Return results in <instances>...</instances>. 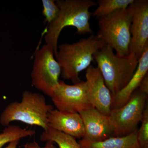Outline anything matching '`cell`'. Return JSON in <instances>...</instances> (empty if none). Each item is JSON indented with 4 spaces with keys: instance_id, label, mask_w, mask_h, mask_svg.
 Returning <instances> with one entry per match:
<instances>
[{
    "instance_id": "obj_17",
    "label": "cell",
    "mask_w": 148,
    "mask_h": 148,
    "mask_svg": "<svg viewBox=\"0 0 148 148\" xmlns=\"http://www.w3.org/2000/svg\"><path fill=\"white\" fill-rule=\"evenodd\" d=\"M35 134L36 131L34 130L21 128L17 125H8L0 133V148L14 140H20Z\"/></svg>"
},
{
    "instance_id": "obj_2",
    "label": "cell",
    "mask_w": 148,
    "mask_h": 148,
    "mask_svg": "<svg viewBox=\"0 0 148 148\" xmlns=\"http://www.w3.org/2000/svg\"><path fill=\"white\" fill-rule=\"evenodd\" d=\"M105 45L94 35L76 42L59 45L54 56L61 67L62 78L71 80L74 84L80 82L79 73L90 66L94 53Z\"/></svg>"
},
{
    "instance_id": "obj_16",
    "label": "cell",
    "mask_w": 148,
    "mask_h": 148,
    "mask_svg": "<svg viewBox=\"0 0 148 148\" xmlns=\"http://www.w3.org/2000/svg\"><path fill=\"white\" fill-rule=\"evenodd\" d=\"M134 0H98V8L92 16L100 19L121 9L127 8Z\"/></svg>"
},
{
    "instance_id": "obj_12",
    "label": "cell",
    "mask_w": 148,
    "mask_h": 148,
    "mask_svg": "<svg viewBox=\"0 0 148 148\" xmlns=\"http://www.w3.org/2000/svg\"><path fill=\"white\" fill-rule=\"evenodd\" d=\"M47 125L49 127L74 138L84 137L83 123L78 113L65 112L53 109L48 115Z\"/></svg>"
},
{
    "instance_id": "obj_18",
    "label": "cell",
    "mask_w": 148,
    "mask_h": 148,
    "mask_svg": "<svg viewBox=\"0 0 148 148\" xmlns=\"http://www.w3.org/2000/svg\"><path fill=\"white\" fill-rule=\"evenodd\" d=\"M142 124L138 130L137 139L140 148H148V105H147L143 112L141 121Z\"/></svg>"
},
{
    "instance_id": "obj_22",
    "label": "cell",
    "mask_w": 148,
    "mask_h": 148,
    "mask_svg": "<svg viewBox=\"0 0 148 148\" xmlns=\"http://www.w3.org/2000/svg\"><path fill=\"white\" fill-rule=\"evenodd\" d=\"M20 140H17L8 143V145L5 148H17Z\"/></svg>"
},
{
    "instance_id": "obj_1",
    "label": "cell",
    "mask_w": 148,
    "mask_h": 148,
    "mask_svg": "<svg viewBox=\"0 0 148 148\" xmlns=\"http://www.w3.org/2000/svg\"><path fill=\"white\" fill-rule=\"evenodd\" d=\"M56 2L59 8V14L56 19L49 24L45 36L46 43L53 49L54 55L58 49L59 36L65 27H75L78 34H92L89 23L91 16L89 9L97 4L91 0H58Z\"/></svg>"
},
{
    "instance_id": "obj_23",
    "label": "cell",
    "mask_w": 148,
    "mask_h": 148,
    "mask_svg": "<svg viewBox=\"0 0 148 148\" xmlns=\"http://www.w3.org/2000/svg\"></svg>"
},
{
    "instance_id": "obj_6",
    "label": "cell",
    "mask_w": 148,
    "mask_h": 148,
    "mask_svg": "<svg viewBox=\"0 0 148 148\" xmlns=\"http://www.w3.org/2000/svg\"><path fill=\"white\" fill-rule=\"evenodd\" d=\"M148 97V94L138 89L124 106L111 110L108 116L113 137L127 136L138 130Z\"/></svg>"
},
{
    "instance_id": "obj_11",
    "label": "cell",
    "mask_w": 148,
    "mask_h": 148,
    "mask_svg": "<svg viewBox=\"0 0 148 148\" xmlns=\"http://www.w3.org/2000/svg\"><path fill=\"white\" fill-rule=\"evenodd\" d=\"M84 128V139L100 141L113 137L108 116L93 107L79 113Z\"/></svg>"
},
{
    "instance_id": "obj_8",
    "label": "cell",
    "mask_w": 148,
    "mask_h": 148,
    "mask_svg": "<svg viewBox=\"0 0 148 148\" xmlns=\"http://www.w3.org/2000/svg\"><path fill=\"white\" fill-rule=\"evenodd\" d=\"M57 110L62 112L78 113L92 107L88 100L85 82L69 85L59 81L51 97Z\"/></svg>"
},
{
    "instance_id": "obj_13",
    "label": "cell",
    "mask_w": 148,
    "mask_h": 148,
    "mask_svg": "<svg viewBox=\"0 0 148 148\" xmlns=\"http://www.w3.org/2000/svg\"><path fill=\"white\" fill-rule=\"evenodd\" d=\"M148 73V47L139 59L138 67L133 76L125 86L115 95H112L111 110L124 106L133 92L138 89L143 78Z\"/></svg>"
},
{
    "instance_id": "obj_7",
    "label": "cell",
    "mask_w": 148,
    "mask_h": 148,
    "mask_svg": "<svg viewBox=\"0 0 148 148\" xmlns=\"http://www.w3.org/2000/svg\"><path fill=\"white\" fill-rule=\"evenodd\" d=\"M61 73L51 47L46 44L36 51L31 77L36 88L51 98Z\"/></svg>"
},
{
    "instance_id": "obj_3",
    "label": "cell",
    "mask_w": 148,
    "mask_h": 148,
    "mask_svg": "<svg viewBox=\"0 0 148 148\" xmlns=\"http://www.w3.org/2000/svg\"><path fill=\"white\" fill-rule=\"evenodd\" d=\"M106 86L112 95H115L129 82L138 67L139 60L135 53L120 56L105 45L93 56Z\"/></svg>"
},
{
    "instance_id": "obj_4",
    "label": "cell",
    "mask_w": 148,
    "mask_h": 148,
    "mask_svg": "<svg viewBox=\"0 0 148 148\" xmlns=\"http://www.w3.org/2000/svg\"><path fill=\"white\" fill-rule=\"evenodd\" d=\"M53 109L41 94L25 90L20 102L13 101L4 109L0 116V123L8 126L12 121H19L45 130L48 128V115Z\"/></svg>"
},
{
    "instance_id": "obj_19",
    "label": "cell",
    "mask_w": 148,
    "mask_h": 148,
    "mask_svg": "<svg viewBox=\"0 0 148 148\" xmlns=\"http://www.w3.org/2000/svg\"><path fill=\"white\" fill-rule=\"evenodd\" d=\"M42 14L45 17V22L49 24L55 20L59 14V8L53 0H42Z\"/></svg>"
},
{
    "instance_id": "obj_5",
    "label": "cell",
    "mask_w": 148,
    "mask_h": 148,
    "mask_svg": "<svg viewBox=\"0 0 148 148\" xmlns=\"http://www.w3.org/2000/svg\"><path fill=\"white\" fill-rule=\"evenodd\" d=\"M128 7L98 19L99 30L96 36L120 56L128 55L130 53L132 17Z\"/></svg>"
},
{
    "instance_id": "obj_15",
    "label": "cell",
    "mask_w": 148,
    "mask_h": 148,
    "mask_svg": "<svg viewBox=\"0 0 148 148\" xmlns=\"http://www.w3.org/2000/svg\"><path fill=\"white\" fill-rule=\"evenodd\" d=\"M40 139L42 142L56 143L59 148H81L75 138L50 127L44 130Z\"/></svg>"
},
{
    "instance_id": "obj_9",
    "label": "cell",
    "mask_w": 148,
    "mask_h": 148,
    "mask_svg": "<svg viewBox=\"0 0 148 148\" xmlns=\"http://www.w3.org/2000/svg\"><path fill=\"white\" fill-rule=\"evenodd\" d=\"M128 8L132 17L130 52L139 60L148 47V1L134 0Z\"/></svg>"
},
{
    "instance_id": "obj_20",
    "label": "cell",
    "mask_w": 148,
    "mask_h": 148,
    "mask_svg": "<svg viewBox=\"0 0 148 148\" xmlns=\"http://www.w3.org/2000/svg\"><path fill=\"white\" fill-rule=\"evenodd\" d=\"M22 148H58L54 145L52 142H46L45 146L43 147H40L36 141L26 143Z\"/></svg>"
},
{
    "instance_id": "obj_21",
    "label": "cell",
    "mask_w": 148,
    "mask_h": 148,
    "mask_svg": "<svg viewBox=\"0 0 148 148\" xmlns=\"http://www.w3.org/2000/svg\"><path fill=\"white\" fill-rule=\"evenodd\" d=\"M138 89L141 92L148 94V73L143 78Z\"/></svg>"
},
{
    "instance_id": "obj_10",
    "label": "cell",
    "mask_w": 148,
    "mask_h": 148,
    "mask_svg": "<svg viewBox=\"0 0 148 148\" xmlns=\"http://www.w3.org/2000/svg\"><path fill=\"white\" fill-rule=\"evenodd\" d=\"M86 93L93 108L108 116L111 111L112 96L98 67L90 65L86 71Z\"/></svg>"
},
{
    "instance_id": "obj_14",
    "label": "cell",
    "mask_w": 148,
    "mask_h": 148,
    "mask_svg": "<svg viewBox=\"0 0 148 148\" xmlns=\"http://www.w3.org/2000/svg\"><path fill=\"white\" fill-rule=\"evenodd\" d=\"M138 130L123 137H111L100 141L82 138L79 142L81 148H140L137 136Z\"/></svg>"
}]
</instances>
